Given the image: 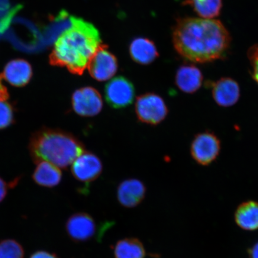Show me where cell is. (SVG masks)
Masks as SVG:
<instances>
[{"label": "cell", "instance_id": "7c38bea8", "mask_svg": "<svg viewBox=\"0 0 258 258\" xmlns=\"http://www.w3.org/2000/svg\"><path fill=\"white\" fill-rule=\"evenodd\" d=\"M0 77L13 86L23 87L27 85L32 78V67L24 59H14L6 64Z\"/></svg>", "mask_w": 258, "mask_h": 258}, {"label": "cell", "instance_id": "5b68a950", "mask_svg": "<svg viewBox=\"0 0 258 258\" xmlns=\"http://www.w3.org/2000/svg\"><path fill=\"white\" fill-rule=\"evenodd\" d=\"M135 96L133 84L124 77H115L106 85L105 99L108 105L113 108L127 107L133 103Z\"/></svg>", "mask_w": 258, "mask_h": 258}, {"label": "cell", "instance_id": "6da1fadb", "mask_svg": "<svg viewBox=\"0 0 258 258\" xmlns=\"http://www.w3.org/2000/svg\"><path fill=\"white\" fill-rule=\"evenodd\" d=\"M174 47L180 55L196 63H207L224 57L230 46V34L215 19H179L173 32Z\"/></svg>", "mask_w": 258, "mask_h": 258}, {"label": "cell", "instance_id": "5bb4252c", "mask_svg": "<svg viewBox=\"0 0 258 258\" xmlns=\"http://www.w3.org/2000/svg\"><path fill=\"white\" fill-rule=\"evenodd\" d=\"M203 80L201 70L192 64H185L177 70L175 82L181 91L192 93L201 88Z\"/></svg>", "mask_w": 258, "mask_h": 258}, {"label": "cell", "instance_id": "277c9868", "mask_svg": "<svg viewBox=\"0 0 258 258\" xmlns=\"http://www.w3.org/2000/svg\"><path fill=\"white\" fill-rule=\"evenodd\" d=\"M135 112L141 122L156 125L165 119L168 109L161 96L153 93H147L137 98Z\"/></svg>", "mask_w": 258, "mask_h": 258}, {"label": "cell", "instance_id": "ac0fdd59", "mask_svg": "<svg viewBox=\"0 0 258 258\" xmlns=\"http://www.w3.org/2000/svg\"><path fill=\"white\" fill-rule=\"evenodd\" d=\"M115 258H145L146 250L136 238H125L118 240L113 248Z\"/></svg>", "mask_w": 258, "mask_h": 258}, {"label": "cell", "instance_id": "2e32d148", "mask_svg": "<svg viewBox=\"0 0 258 258\" xmlns=\"http://www.w3.org/2000/svg\"><path fill=\"white\" fill-rule=\"evenodd\" d=\"M32 178L38 185L53 188L57 186L62 179V172L59 167L47 161L36 163Z\"/></svg>", "mask_w": 258, "mask_h": 258}, {"label": "cell", "instance_id": "8992f818", "mask_svg": "<svg viewBox=\"0 0 258 258\" xmlns=\"http://www.w3.org/2000/svg\"><path fill=\"white\" fill-rule=\"evenodd\" d=\"M221 150V143L216 135L205 132L197 135L191 147V156L197 163L208 166L217 159Z\"/></svg>", "mask_w": 258, "mask_h": 258}, {"label": "cell", "instance_id": "ba28073f", "mask_svg": "<svg viewBox=\"0 0 258 258\" xmlns=\"http://www.w3.org/2000/svg\"><path fill=\"white\" fill-rule=\"evenodd\" d=\"M89 72L98 82H105L112 78L118 69L117 60L114 54L102 44L91 58L88 64Z\"/></svg>", "mask_w": 258, "mask_h": 258}, {"label": "cell", "instance_id": "cb8c5ba5", "mask_svg": "<svg viewBox=\"0 0 258 258\" xmlns=\"http://www.w3.org/2000/svg\"><path fill=\"white\" fill-rule=\"evenodd\" d=\"M30 258H58L56 254L45 250H38L32 253Z\"/></svg>", "mask_w": 258, "mask_h": 258}, {"label": "cell", "instance_id": "3957f363", "mask_svg": "<svg viewBox=\"0 0 258 258\" xmlns=\"http://www.w3.org/2000/svg\"><path fill=\"white\" fill-rule=\"evenodd\" d=\"M30 151L35 163L47 161L66 168L85 152L83 145L73 135L55 129L44 128L33 135Z\"/></svg>", "mask_w": 258, "mask_h": 258}, {"label": "cell", "instance_id": "d4e9b609", "mask_svg": "<svg viewBox=\"0 0 258 258\" xmlns=\"http://www.w3.org/2000/svg\"><path fill=\"white\" fill-rule=\"evenodd\" d=\"M2 79L0 77V101H7L9 97V93L7 89L3 85Z\"/></svg>", "mask_w": 258, "mask_h": 258}, {"label": "cell", "instance_id": "4fadbf2b", "mask_svg": "<svg viewBox=\"0 0 258 258\" xmlns=\"http://www.w3.org/2000/svg\"><path fill=\"white\" fill-rule=\"evenodd\" d=\"M212 91L215 101L224 107L234 105L240 95L239 86L230 78H222L213 83Z\"/></svg>", "mask_w": 258, "mask_h": 258}, {"label": "cell", "instance_id": "52a82bcc", "mask_svg": "<svg viewBox=\"0 0 258 258\" xmlns=\"http://www.w3.org/2000/svg\"><path fill=\"white\" fill-rule=\"evenodd\" d=\"M72 106L77 114L83 117H93L102 110V96L98 90L92 87H84L73 93Z\"/></svg>", "mask_w": 258, "mask_h": 258}, {"label": "cell", "instance_id": "d6986e66", "mask_svg": "<svg viewBox=\"0 0 258 258\" xmlns=\"http://www.w3.org/2000/svg\"><path fill=\"white\" fill-rule=\"evenodd\" d=\"M183 4L191 6L201 18L214 19L220 14L222 0H183Z\"/></svg>", "mask_w": 258, "mask_h": 258}, {"label": "cell", "instance_id": "7402d4cb", "mask_svg": "<svg viewBox=\"0 0 258 258\" xmlns=\"http://www.w3.org/2000/svg\"><path fill=\"white\" fill-rule=\"evenodd\" d=\"M248 57L251 67L253 79L258 85V45H254L249 48Z\"/></svg>", "mask_w": 258, "mask_h": 258}, {"label": "cell", "instance_id": "9c48e42d", "mask_svg": "<svg viewBox=\"0 0 258 258\" xmlns=\"http://www.w3.org/2000/svg\"><path fill=\"white\" fill-rule=\"evenodd\" d=\"M66 230L71 239L82 243L96 236L98 226L91 215L85 212H78L68 219Z\"/></svg>", "mask_w": 258, "mask_h": 258}, {"label": "cell", "instance_id": "e0dca14e", "mask_svg": "<svg viewBox=\"0 0 258 258\" xmlns=\"http://www.w3.org/2000/svg\"><path fill=\"white\" fill-rule=\"evenodd\" d=\"M130 54L135 62L143 64L153 62L159 56L153 42L144 38H138L132 42Z\"/></svg>", "mask_w": 258, "mask_h": 258}, {"label": "cell", "instance_id": "484cf974", "mask_svg": "<svg viewBox=\"0 0 258 258\" xmlns=\"http://www.w3.org/2000/svg\"><path fill=\"white\" fill-rule=\"evenodd\" d=\"M249 258H258V241L248 250Z\"/></svg>", "mask_w": 258, "mask_h": 258}, {"label": "cell", "instance_id": "9a60e30c", "mask_svg": "<svg viewBox=\"0 0 258 258\" xmlns=\"http://www.w3.org/2000/svg\"><path fill=\"white\" fill-rule=\"evenodd\" d=\"M235 223L242 230H258V202L249 201L242 203L234 214Z\"/></svg>", "mask_w": 258, "mask_h": 258}, {"label": "cell", "instance_id": "7a4b0ae2", "mask_svg": "<svg viewBox=\"0 0 258 258\" xmlns=\"http://www.w3.org/2000/svg\"><path fill=\"white\" fill-rule=\"evenodd\" d=\"M70 27L54 44L49 56L51 66L66 67L70 73L82 75L90 59L102 44L94 25L83 19L70 16Z\"/></svg>", "mask_w": 258, "mask_h": 258}, {"label": "cell", "instance_id": "8fae6325", "mask_svg": "<svg viewBox=\"0 0 258 258\" xmlns=\"http://www.w3.org/2000/svg\"><path fill=\"white\" fill-rule=\"evenodd\" d=\"M146 195V187L144 183L137 179H128L119 185L117 200L122 207L131 209L137 207L144 201Z\"/></svg>", "mask_w": 258, "mask_h": 258}, {"label": "cell", "instance_id": "603a6c76", "mask_svg": "<svg viewBox=\"0 0 258 258\" xmlns=\"http://www.w3.org/2000/svg\"><path fill=\"white\" fill-rule=\"evenodd\" d=\"M18 182V180L16 179L11 183H8L0 177V203L4 201L9 189L14 186Z\"/></svg>", "mask_w": 258, "mask_h": 258}, {"label": "cell", "instance_id": "44dd1931", "mask_svg": "<svg viewBox=\"0 0 258 258\" xmlns=\"http://www.w3.org/2000/svg\"><path fill=\"white\" fill-rule=\"evenodd\" d=\"M14 119V109L7 101H0V129L9 126Z\"/></svg>", "mask_w": 258, "mask_h": 258}, {"label": "cell", "instance_id": "ffe728a7", "mask_svg": "<svg viewBox=\"0 0 258 258\" xmlns=\"http://www.w3.org/2000/svg\"><path fill=\"white\" fill-rule=\"evenodd\" d=\"M25 251L22 245L13 239L0 241V258H24Z\"/></svg>", "mask_w": 258, "mask_h": 258}, {"label": "cell", "instance_id": "30bf717a", "mask_svg": "<svg viewBox=\"0 0 258 258\" xmlns=\"http://www.w3.org/2000/svg\"><path fill=\"white\" fill-rule=\"evenodd\" d=\"M72 172L79 182L89 183L101 175L102 164L98 157L91 153L84 152L72 164Z\"/></svg>", "mask_w": 258, "mask_h": 258}]
</instances>
